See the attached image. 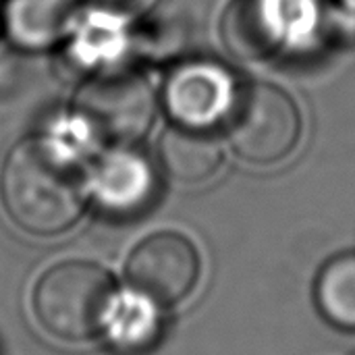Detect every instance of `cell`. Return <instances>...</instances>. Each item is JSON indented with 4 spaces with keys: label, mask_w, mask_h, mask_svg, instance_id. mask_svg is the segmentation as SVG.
Returning <instances> with one entry per match:
<instances>
[{
    "label": "cell",
    "mask_w": 355,
    "mask_h": 355,
    "mask_svg": "<svg viewBox=\"0 0 355 355\" xmlns=\"http://www.w3.org/2000/svg\"><path fill=\"white\" fill-rule=\"evenodd\" d=\"M87 177L73 146L54 135L19 141L0 171V202L15 227L33 237H56L85 210Z\"/></svg>",
    "instance_id": "obj_1"
},
{
    "label": "cell",
    "mask_w": 355,
    "mask_h": 355,
    "mask_svg": "<svg viewBox=\"0 0 355 355\" xmlns=\"http://www.w3.org/2000/svg\"><path fill=\"white\" fill-rule=\"evenodd\" d=\"M114 300V279L106 268L85 260H64L37 279L31 310L52 339L83 343L104 333Z\"/></svg>",
    "instance_id": "obj_2"
},
{
    "label": "cell",
    "mask_w": 355,
    "mask_h": 355,
    "mask_svg": "<svg viewBox=\"0 0 355 355\" xmlns=\"http://www.w3.org/2000/svg\"><path fill=\"white\" fill-rule=\"evenodd\" d=\"M318 0H233L220 23L225 48L248 62L306 50L318 35Z\"/></svg>",
    "instance_id": "obj_3"
},
{
    "label": "cell",
    "mask_w": 355,
    "mask_h": 355,
    "mask_svg": "<svg viewBox=\"0 0 355 355\" xmlns=\"http://www.w3.org/2000/svg\"><path fill=\"white\" fill-rule=\"evenodd\" d=\"M225 127L229 146L241 160L270 166L297 148L302 114L285 89L256 81L237 87Z\"/></svg>",
    "instance_id": "obj_4"
},
{
    "label": "cell",
    "mask_w": 355,
    "mask_h": 355,
    "mask_svg": "<svg viewBox=\"0 0 355 355\" xmlns=\"http://www.w3.org/2000/svg\"><path fill=\"white\" fill-rule=\"evenodd\" d=\"M75 116L85 129L112 146H137L156 116L150 81L127 67L96 71L75 96Z\"/></svg>",
    "instance_id": "obj_5"
},
{
    "label": "cell",
    "mask_w": 355,
    "mask_h": 355,
    "mask_svg": "<svg viewBox=\"0 0 355 355\" xmlns=\"http://www.w3.org/2000/svg\"><path fill=\"white\" fill-rule=\"evenodd\" d=\"M200 254L181 233L162 231L139 241L127 258L133 291L158 306H175L191 295L200 279Z\"/></svg>",
    "instance_id": "obj_6"
},
{
    "label": "cell",
    "mask_w": 355,
    "mask_h": 355,
    "mask_svg": "<svg viewBox=\"0 0 355 355\" xmlns=\"http://www.w3.org/2000/svg\"><path fill=\"white\" fill-rule=\"evenodd\" d=\"M96 208L112 220H133L158 200L160 179L154 162L135 146H112L87 177Z\"/></svg>",
    "instance_id": "obj_7"
},
{
    "label": "cell",
    "mask_w": 355,
    "mask_h": 355,
    "mask_svg": "<svg viewBox=\"0 0 355 355\" xmlns=\"http://www.w3.org/2000/svg\"><path fill=\"white\" fill-rule=\"evenodd\" d=\"M237 87L225 64L206 58L183 60L164 81L162 104L177 125L212 129L225 123Z\"/></svg>",
    "instance_id": "obj_8"
},
{
    "label": "cell",
    "mask_w": 355,
    "mask_h": 355,
    "mask_svg": "<svg viewBox=\"0 0 355 355\" xmlns=\"http://www.w3.org/2000/svg\"><path fill=\"white\" fill-rule=\"evenodd\" d=\"M79 17V0H6L0 23L8 42L23 50L62 44Z\"/></svg>",
    "instance_id": "obj_9"
},
{
    "label": "cell",
    "mask_w": 355,
    "mask_h": 355,
    "mask_svg": "<svg viewBox=\"0 0 355 355\" xmlns=\"http://www.w3.org/2000/svg\"><path fill=\"white\" fill-rule=\"evenodd\" d=\"M162 171L177 183L196 185L212 179L223 164V148L208 129L168 127L158 141Z\"/></svg>",
    "instance_id": "obj_10"
},
{
    "label": "cell",
    "mask_w": 355,
    "mask_h": 355,
    "mask_svg": "<svg viewBox=\"0 0 355 355\" xmlns=\"http://www.w3.org/2000/svg\"><path fill=\"white\" fill-rule=\"evenodd\" d=\"M96 15L89 17H77L71 33H69V46L71 54L81 62L83 67L96 71L121 67V56L131 48L133 37L127 29L125 15L106 10L96 6Z\"/></svg>",
    "instance_id": "obj_11"
},
{
    "label": "cell",
    "mask_w": 355,
    "mask_h": 355,
    "mask_svg": "<svg viewBox=\"0 0 355 355\" xmlns=\"http://www.w3.org/2000/svg\"><path fill=\"white\" fill-rule=\"evenodd\" d=\"M158 308V304L137 291L133 295H116L104 329L112 347L125 355L150 352L164 331Z\"/></svg>",
    "instance_id": "obj_12"
},
{
    "label": "cell",
    "mask_w": 355,
    "mask_h": 355,
    "mask_svg": "<svg viewBox=\"0 0 355 355\" xmlns=\"http://www.w3.org/2000/svg\"><path fill=\"white\" fill-rule=\"evenodd\" d=\"M314 297L333 327L355 333V252L337 254L320 268Z\"/></svg>",
    "instance_id": "obj_13"
},
{
    "label": "cell",
    "mask_w": 355,
    "mask_h": 355,
    "mask_svg": "<svg viewBox=\"0 0 355 355\" xmlns=\"http://www.w3.org/2000/svg\"><path fill=\"white\" fill-rule=\"evenodd\" d=\"M94 6L125 15V17H133V15H146L150 12L158 0H89Z\"/></svg>",
    "instance_id": "obj_14"
},
{
    "label": "cell",
    "mask_w": 355,
    "mask_h": 355,
    "mask_svg": "<svg viewBox=\"0 0 355 355\" xmlns=\"http://www.w3.org/2000/svg\"><path fill=\"white\" fill-rule=\"evenodd\" d=\"M343 2H345L347 6H354V8H355V0H343Z\"/></svg>",
    "instance_id": "obj_15"
},
{
    "label": "cell",
    "mask_w": 355,
    "mask_h": 355,
    "mask_svg": "<svg viewBox=\"0 0 355 355\" xmlns=\"http://www.w3.org/2000/svg\"><path fill=\"white\" fill-rule=\"evenodd\" d=\"M354 355H355V354H354Z\"/></svg>",
    "instance_id": "obj_16"
}]
</instances>
